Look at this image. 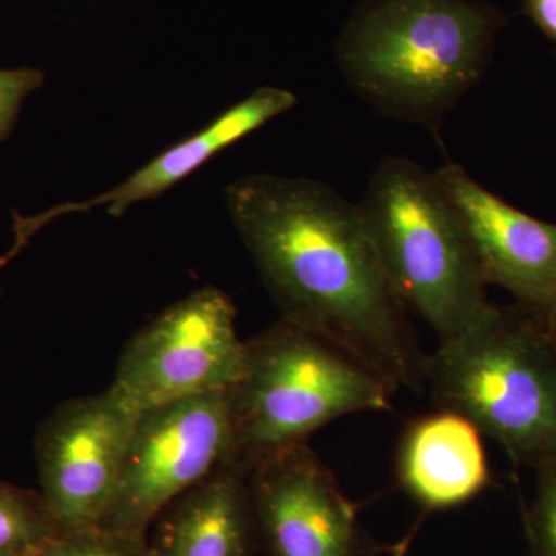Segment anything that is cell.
I'll return each mask as SVG.
<instances>
[{"label": "cell", "instance_id": "16", "mask_svg": "<svg viewBox=\"0 0 556 556\" xmlns=\"http://www.w3.org/2000/svg\"><path fill=\"white\" fill-rule=\"evenodd\" d=\"M49 556H149L146 543L102 527L61 533L47 548Z\"/></svg>", "mask_w": 556, "mask_h": 556}, {"label": "cell", "instance_id": "9", "mask_svg": "<svg viewBox=\"0 0 556 556\" xmlns=\"http://www.w3.org/2000/svg\"><path fill=\"white\" fill-rule=\"evenodd\" d=\"M255 527L273 556H375L356 507L308 445L249 470Z\"/></svg>", "mask_w": 556, "mask_h": 556}, {"label": "cell", "instance_id": "6", "mask_svg": "<svg viewBox=\"0 0 556 556\" xmlns=\"http://www.w3.org/2000/svg\"><path fill=\"white\" fill-rule=\"evenodd\" d=\"M232 456L228 391L139 413L102 529L146 543L161 511Z\"/></svg>", "mask_w": 556, "mask_h": 556}, {"label": "cell", "instance_id": "3", "mask_svg": "<svg viewBox=\"0 0 556 556\" xmlns=\"http://www.w3.org/2000/svg\"><path fill=\"white\" fill-rule=\"evenodd\" d=\"M493 21L468 0H372L343 35L339 61L369 104L434 123L484 70Z\"/></svg>", "mask_w": 556, "mask_h": 556}, {"label": "cell", "instance_id": "2", "mask_svg": "<svg viewBox=\"0 0 556 556\" xmlns=\"http://www.w3.org/2000/svg\"><path fill=\"white\" fill-rule=\"evenodd\" d=\"M427 387L518 463H556V343L532 311L490 305L428 356Z\"/></svg>", "mask_w": 556, "mask_h": 556}, {"label": "cell", "instance_id": "5", "mask_svg": "<svg viewBox=\"0 0 556 556\" xmlns=\"http://www.w3.org/2000/svg\"><path fill=\"white\" fill-rule=\"evenodd\" d=\"M394 393L345 351L281 318L248 340L228 391L232 460L251 470L339 417L390 408Z\"/></svg>", "mask_w": 556, "mask_h": 556}, {"label": "cell", "instance_id": "19", "mask_svg": "<svg viewBox=\"0 0 556 556\" xmlns=\"http://www.w3.org/2000/svg\"><path fill=\"white\" fill-rule=\"evenodd\" d=\"M33 236H35V233H33L27 226L21 225V223H14V243L13 247L10 248V251L0 257V269H2L11 258L16 257L22 249L27 247Z\"/></svg>", "mask_w": 556, "mask_h": 556}, {"label": "cell", "instance_id": "8", "mask_svg": "<svg viewBox=\"0 0 556 556\" xmlns=\"http://www.w3.org/2000/svg\"><path fill=\"white\" fill-rule=\"evenodd\" d=\"M139 412L112 386L54 409L36 437L43 501L61 533L108 517Z\"/></svg>", "mask_w": 556, "mask_h": 556}, {"label": "cell", "instance_id": "18", "mask_svg": "<svg viewBox=\"0 0 556 556\" xmlns=\"http://www.w3.org/2000/svg\"><path fill=\"white\" fill-rule=\"evenodd\" d=\"M529 5L541 28L556 38V0H529Z\"/></svg>", "mask_w": 556, "mask_h": 556}, {"label": "cell", "instance_id": "4", "mask_svg": "<svg viewBox=\"0 0 556 556\" xmlns=\"http://www.w3.org/2000/svg\"><path fill=\"white\" fill-rule=\"evenodd\" d=\"M358 208L402 305L422 318L439 342L492 305L466 226L437 172L386 160Z\"/></svg>", "mask_w": 556, "mask_h": 556}, {"label": "cell", "instance_id": "11", "mask_svg": "<svg viewBox=\"0 0 556 556\" xmlns=\"http://www.w3.org/2000/svg\"><path fill=\"white\" fill-rule=\"evenodd\" d=\"M295 102L298 98L289 90L260 87L244 100L225 110L204 129L163 150L115 188L90 200L62 203L54 207V212L60 218L62 215L86 214L94 208H105L109 215L121 217L135 204L156 199L175 188L223 150L294 108Z\"/></svg>", "mask_w": 556, "mask_h": 556}, {"label": "cell", "instance_id": "13", "mask_svg": "<svg viewBox=\"0 0 556 556\" xmlns=\"http://www.w3.org/2000/svg\"><path fill=\"white\" fill-rule=\"evenodd\" d=\"M254 527L249 468L229 460L175 501L152 556H249Z\"/></svg>", "mask_w": 556, "mask_h": 556}, {"label": "cell", "instance_id": "7", "mask_svg": "<svg viewBox=\"0 0 556 556\" xmlns=\"http://www.w3.org/2000/svg\"><path fill=\"white\" fill-rule=\"evenodd\" d=\"M244 351L228 295L199 289L139 329L121 354L112 387L139 413L229 391L243 371Z\"/></svg>", "mask_w": 556, "mask_h": 556}, {"label": "cell", "instance_id": "1", "mask_svg": "<svg viewBox=\"0 0 556 556\" xmlns=\"http://www.w3.org/2000/svg\"><path fill=\"white\" fill-rule=\"evenodd\" d=\"M226 204L283 320L345 351L394 391L426 390L428 354L358 206L321 182L273 174L230 182Z\"/></svg>", "mask_w": 556, "mask_h": 556}, {"label": "cell", "instance_id": "14", "mask_svg": "<svg viewBox=\"0 0 556 556\" xmlns=\"http://www.w3.org/2000/svg\"><path fill=\"white\" fill-rule=\"evenodd\" d=\"M60 535L42 495L0 482V556L42 554Z\"/></svg>", "mask_w": 556, "mask_h": 556}, {"label": "cell", "instance_id": "10", "mask_svg": "<svg viewBox=\"0 0 556 556\" xmlns=\"http://www.w3.org/2000/svg\"><path fill=\"white\" fill-rule=\"evenodd\" d=\"M455 204L486 285L506 289L538 317L556 313V225L510 206L464 167L437 172Z\"/></svg>", "mask_w": 556, "mask_h": 556}, {"label": "cell", "instance_id": "15", "mask_svg": "<svg viewBox=\"0 0 556 556\" xmlns=\"http://www.w3.org/2000/svg\"><path fill=\"white\" fill-rule=\"evenodd\" d=\"M538 485L527 514L530 555L556 556V463L538 468Z\"/></svg>", "mask_w": 556, "mask_h": 556}, {"label": "cell", "instance_id": "21", "mask_svg": "<svg viewBox=\"0 0 556 556\" xmlns=\"http://www.w3.org/2000/svg\"><path fill=\"white\" fill-rule=\"evenodd\" d=\"M33 556H49V555H47V551H46V552H42V554L33 555Z\"/></svg>", "mask_w": 556, "mask_h": 556}, {"label": "cell", "instance_id": "12", "mask_svg": "<svg viewBox=\"0 0 556 556\" xmlns=\"http://www.w3.org/2000/svg\"><path fill=\"white\" fill-rule=\"evenodd\" d=\"M399 484L427 510H448L490 481L482 433L467 417L439 408L409 424L399 444Z\"/></svg>", "mask_w": 556, "mask_h": 556}, {"label": "cell", "instance_id": "20", "mask_svg": "<svg viewBox=\"0 0 556 556\" xmlns=\"http://www.w3.org/2000/svg\"><path fill=\"white\" fill-rule=\"evenodd\" d=\"M544 325H546L548 334L552 336L554 342L556 343V313L552 314L551 317L543 318Z\"/></svg>", "mask_w": 556, "mask_h": 556}, {"label": "cell", "instance_id": "17", "mask_svg": "<svg viewBox=\"0 0 556 556\" xmlns=\"http://www.w3.org/2000/svg\"><path fill=\"white\" fill-rule=\"evenodd\" d=\"M43 80L46 75L38 68H0V142L10 137L22 105Z\"/></svg>", "mask_w": 556, "mask_h": 556}]
</instances>
